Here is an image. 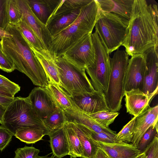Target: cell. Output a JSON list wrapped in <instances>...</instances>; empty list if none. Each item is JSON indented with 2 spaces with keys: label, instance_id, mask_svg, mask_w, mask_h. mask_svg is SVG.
<instances>
[{
  "label": "cell",
  "instance_id": "10",
  "mask_svg": "<svg viewBox=\"0 0 158 158\" xmlns=\"http://www.w3.org/2000/svg\"><path fill=\"white\" fill-rule=\"evenodd\" d=\"M15 1L21 14V21L31 29L40 40L44 49L51 53L52 36L46 25L35 15L27 0Z\"/></svg>",
  "mask_w": 158,
  "mask_h": 158
},
{
  "label": "cell",
  "instance_id": "2",
  "mask_svg": "<svg viewBox=\"0 0 158 158\" xmlns=\"http://www.w3.org/2000/svg\"><path fill=\"white\" fill-rule=\"evenodd\" d=\"M5 29L12 37L3 38L0 41L4 54L14 63L15 69L26 75L34 85L46 86L48 82L44 69L20 30L9 24Z\"/></svg>",
  "mask_w": 158,
  "mask_h": 158
},
{
  "label": "cell",
  "instance_id": "46",
  "mask_svg": "<svg viewBox=\"0 0 158 158\" xmlns=\"http://www.w3.org/2000/svg\"><path fill=\"white\" fill-rule=\"evenodd\" d=\"M93 158H106V156L102 151L99 148Z\"/></svg>",
  "mask_w": 158,
  "mask_h": 158
},
{
  "label": "cell",
  "instance_id": "13",
  "mask_svg": "<svg viewBox=\"0 0 158 158\" xmlns=\"http://www.w3.org/2000/svg\"><path fill=\"white\" fill-rule=\"evenodd\" d=\"M158 87L153 92L146 94L140 89L124 92L127 112L136 117L150 107L149 105L158 94Z\"/></svg>",
  "mask_w": 158,
  "mask_h": 158
},
{
  "label": "cell",
  "instance_id": "24",
  "mask_svg": "<svg viewBox=\"0 0 158 158\" xmlns=\"http://www.w3.org/2000/svg\"><path fill=\"white\" fill-rule=\"evenodd\" d=\"M81 8L57 16L48 20L46 25L51 36L71 25L78 17Z\"/></svg>",
  "mask_w": 158,
  "mask_h": 158
},
{
  "label": "cell",
  "instance_id": "45",
  "mask_svg": "<svg viewBox=\"0 0 158 158\" xmlns=\"http://www.w3.org/2000/svg\"><path fill=\"white\" fill-rule=\"evenodd\" d=\"M4 106L0 104V124L2 125L3 123V117L6 108Z\"/></svg>",
  "mask_w": 158,
  "mask_h": 158
},
{
  "label": "cell",
  "instance_id": "47",
  "mask_svg": "<svg viewBox=\"0 0 158 158\" xmlns=\"http://www.w3.org/2000/svg\"><path fill=\"white\" fill-rule=\"evenodd\" d=\"M135 158H146V155L144 152H143L138 155Z\"/></svg>",
  "mask_w": 158,
  "mask_h": 158
},
{
  "label": "cell",
  "instance_id": "12",
  "mask_svg": "<svg viewBox=\"0 0 158 158\" xmlns=\"http://www.w3.org/2000/svg\"><path fill=\"white\" fill-rule=\"evenodd\" d=\"M146 64L143 54H134L129 60L124 78V91L139 89L142 91Z\"/></svg>",
  "mask_w": 158,
  "mask_h": 158
},
{
  "label": "cell",
  "instance_id": "26",
  "mask_svg": "<svg viewBox=\"0 0 158 158\" xmlns=\"http://www.w3.org/2000/svg\"><path fill=\"white\" fill-rule=\"evenodd\" d=\"M68 142L71 158H81L83 151L81 143L72 121H68L64 126Z\"/></svg>",
  "mask_w": 158,
  "mask_h": 158
},
{
  "label": "cell",
  "instance_id": "34",
  "mask_svg": "<svg viewBox=\"0 0 158 158\" xmlns=\"http://www.w3.org/2000/svg\"><path fill=\"white\" fill-rule=\"evenodd\" d=\"M7 13L9 24L16 26L21 21V14L15 0H7Z\"/></svg>",
  "mask_w": 158,
  "mask_h": 158
},
{
  "label": "cell",
  "instance_id": "29",
  "mask_svg": "<svg viewBox=\"0 0 158 158\" xmlns=\"http://www.w3.org/2000/svg\"><path fill=\"white\" fill-rule=\"evenodd\" d=\"M68 121L64 111L57 106L55 110L43 120L49 132L63 127Z\"/></svg>",
  "mask_w": 158,
  "mask_h": 158
},
{
  "label": "cell",
  "instance_id": "16",
  "mask_svg": "<svg viewBox=\"0 0 158 158\" xmlns=\"http://www.w3.org/2000/svg\"><path fill=\"white\" fill-rule=\"evenodd\" d=\"M158 105L150 107L136 117L131 143L137 147L141 138L151 126L158 124Z\"/></svg>",
  "mask_w": 158,
  "mask_h": 158
},
{
  "label": "cell",
  "instance_id": "28",
  "mask_svg": "<svg viewBox=\"0 0 158 158\" xmlns=\"http://www.w3.org/2000/svg\"><path fill=\"white\" fill-rule=\"evenodd\" d=\"M91 0H60L48 20L57 16L81 8Z\"/></svg>",
  "mask_w": 158,
  "mask_h": 158
},
{
  "label": "cell",
  "instance_id": "5",
  "mask_svg": "<svg viewBox=\"0 0 158 158\" xmlns=\"http://www.w3.org/2000/svg\"><path fill=\"white\" fill-rule=\"evenodd\" d=\"M2 125L14 136L17 130L23 127L40 129L49 133L43 120L33 109L28 97L14 98L6 108Z\"/></svg>",
  "mask_w": 158,
  "mask_h": 158
},
{
  "label": "cell",
  "instance_id": "31",
  "mask_svg": "<svg viewBox=\"0 0 158 158\" xmlns=\"http://www.w3.org/2000/svg\"><path fill=\"white\" fill-rule=\"evenodd\" d=\"M88 114L99 124L108 127L109 126L114 122L119 113L117 112L101 111Z\"/></svg>",
  "mask_w": 158,
  "mask_h": 158
},
{
  "label": "cell",
  "instance_id": "41",
  "mask_svg": "<svg viewBox=\"0 0 158 158\" xmlns=\"http://www.w3.org/2000/svg\"><path fill=\"white\" fill-rule=\"evenodd\" d=\"M7 2V0H0V28L4 29L9 24Z\"/></svg>",
  "mask_w": 158,
  "mask_h": 158
},
{
  "label": "cell",
  "instance_id": "27",
  "mask_svg": "<svg viewBox=\"0 0 158 158\" xmlns=\"http://www.w3.org/2000/svg\"><path fill=\"white\" fill-rule=\"evenodd\" d=\"M48 133L42 129L35 128L23 127L17 130L14 135L21 141L27 144L35 143L43 140L45 135Z\"/></svg>",
  "mask_w": 158,
  "mask_h": 158
},
{
  "label": "cell",
  "instance_id": "3",
  "mask_svg": "<svg viewBox=\"0 0 158 158\" xmlns=\"http://www.w3.org/2000/svg\"><path fill=\"white\" fill-rule=\"evenodd\" d=\"M98 9L96 0L82 7L76 19L69 26L52 36L51 53L61 56L73 44L85 35L92 33Z\"/></svg>",
  "mask_w": 158,
  "mask_h": 158
},
{
  "label": "cell",
  "instance_id": "39",
  "mask_svg": "<svg viewBox=\"0 0 158 158\" xmlns=\"http://www.w3.org/2000/svg\"><path fill=\"white\" fill-rule=\"evenodd\" d=\"M13 135L3 126H0V151L3 150L12 140Z\"/></svg>",
  "mask_w": 158,
  "mask_h": 158
},
{
  "label": "cell",
  "instance_id": "1",
  "mask_svg": "<svg viewBox=\"0 0 158 158\" xmlns=\"http://www.w3.org/2000/svg\"><path fill=\"white\" fill-rule=\"evenodd\" d=\"M158 21L157 5L148 4L145 0H134L128 33L122 45L128 56L158 47Z\"/></svg>",
  "mask_w": 158,
  "mask_h": 158
},
{
  "label": "cell",
  "instance_id": "36",
  "mask_svg": "<svg viewBox=\"0 0 158 158\" xmlns=\"http://www.w3.org/2000/svg\"><path fill=\"white\" fill-rule=\"evenodd\" d=\"M40 152L39 149L33 147L25 146L16 149L14 158H35Z\"/></svg>",
  "mask_w": 158,
  "mask_h": 158
},
{
  "label": "cell",
  "instance_id": "6",
  "mask_svg": "<svg viewBox=\"0 0 158 158\" xmlns=\"http://www.w3.org/2000/svg\"><path fill=\"white\" fill-rule=\"evenodd\" d=\"M129 56L123 50L117 49L110 57L111 71L107 88L104 93L110 112H118L122 107L124 96V85Z\"/></svg>",
  "mask_w": 158,
  "mask_h": 158
},
{
  "label": "cell",
  "instance_id": "7",
  "mask_svg": "<svg viewBox=\"0 0 158 158\" xmlns=\"http://www.w3.org/2000/svg\"><path fill=\"white\" fill-rule=\"evenodd\" d=\"M95 52L93 62L86 69L94 90L105 93L111 71L109 54L102 44L97 32L92 34Z\"/></svg>",
  "mask_w": 158,
  "mask_h": 158
},
{
  "label": "cell",
  "instance_id": "25",
  "mask_svg": "<svg viewBox=\"0 0 158 158\" xmlns=\"http://www.w3.org/2000/svg\"><path fill=\"white\" fill-rule=\"evenodd\" d=\"M69 121L73 122L79 139L83 151L81 158H93L99 149L96 143L88 135L81 124L75 120Z\"/></svg>",
  "mask_w": 158,
  "mask_h": 158
},
{
  "label": "cell",
  "instance_id": "11",
  "mask_svg": "<svg viewBox=\"0 0 158 158\" xmlns=\"http://www.w3.org/2000/svg\"><path fill=\"white\" fill-rule=\"evenodd\" d=\"M69 96L78 109L86 113L110 111L103 92L94 90L90 92H74Z\"/></svg>",
  "mask_w": 158,
  "mask_h": 158
},
{
  "label": "cell",
  "instance_id": "37",
  "mask_svg": "<svg viewBox=\"0 0 158 158\" xmlns=\"http://www.w3.org/2000/svg\"><path fill=\"white\" fill-rule=\"evenodd\" d=\"M0 87L8 90L14 96L20 90V87L18 84L0 74Z\"/></svg>",
  "mask_w": 158,
  "mask_h": 158
},
{
  "label": "cell",
  "instance_id": "32",
  "mask_svg": "<svg viewBox=\"0 0 158 158\" xmlns=\"http://www.w3.org/2000/svg\"><path fill=\"white\" fill-rule=\"evenodd\" d=\"M136 117H134L115 136L116 142H131Z\"/></svg>",
  "mask_w": 158,
  "mask_h": 158
},
{
  "label": "cell",
  "instance_id": "48",
  "mask_svg": "<svg viewBox=\"0 0 158 158\" xmlns=\"http://www.w3.org/2000/svg\"><path fill=\"white\" fill-rule=\"evenodd\" d=\"M48 155L49 154L42 156H40L38 155L35 158H55V156L53 155L50 156H48Z\"/></svg>",
  "mask_w": 158,
  "mask_h": 158
},
{
  "label": "cell",
  "instance_id": "40",
  "mask_svg": "<svg viewBox=\"0 0 158 158\" xmlns=\"http://www.w3.org/2000/svg\"><path fill=\"white\" fill-rule=\"evenodd\" d=\"M146 158H158V137L155 136L143 151Z\"/></svg>",
  "mask_w": 158,
  "mask_h": 158
},
{
  "label": "cell",
  "instance_id": "30",
  "mask_svg": "<svg viewBox=\"0 0 158 158\" xmlns=\"http://www.w3.org/2000/svg\"><path fill=\"white\" fill-rule=\"evenodd\" d=\"M20 30L31 48L40 51L44 49L37 36L31 29L23 21L16 25Z\"/></svg>",
  "mask_w": 158,
  "mask_h": 158
},
{
  "label": "cell",
  "instance_id": "22",
  "mask_svg": "<svg viewBox=\"0 0 158 158\" xmlns=\"http://www.w3.org/2000/svg\"><path fill=\"white\" fill-rule=\"evenodd\" d=\"M44 88L51 96L56 106L64 111L73 110L77 108L69 95L60 86L48 83Z\"/></svg>",
  "mask_w": 158,
  "mask_h": 158
},
{
  "label": "cell",
  "instance_id": "9",
  "mask_svg": "<svg viewBox=\"0 0 158 158\" xmlns=\"http://www.w3.org/2000/svg\"><path fill=\"white\" fill-rule=\"evenodd\" d=\"M92 34L88 33L81 38L61 56L77 67L86 69L95 57Z\"/></svg>",
  "mask_w": 158,
  "mask_h": 158
},
{
  "label": "cell",
  "instance_id": "8",
  "mask_svg": "<svg viewBox=\"0 0 158 158\" xmlns=\"http://www.w3.org/2000/svg\"><path fill=\"white\" fill-rule=\"evenodd\" d=\"M62 88L69 96L73 93L94 90L85 69H80L61 56L54 57Z\"/></svg>",
  "mask_w": 158,
  "mask_h": 158
},
{
  "label": "cell",
  "instance_id": "19",
  "mask_svg": "<svg viewBox=\"0 0 158 158\" xmlns=\"http://www.w3.org/2000/svg\"><path fill=\"white\" fill-rule=\"evenodd\" d=\"M64 112L68 121L75 120L96 132L104 133L114 135H116L115 131L99 124L88 114L80 110L78 107L74 110Z\"/></svg>",
  "mask_w": 158,
  "mask_h": 158
},
{
  "label": "cell",
  "instance_id": "38",
  "mask_svg": "<svg viewBox=\"0 0 158 158\" xmlns=\"http://www.w3.org/2000/svg\"><path fill=\"white\" fill-rule=\"evenodd\" d=\"M0 69L7 73L11 72L15 69L14 63L3 52L0 43Z\"/></svg>",
  "mask_w": 158,
  "mask_h": 158
},
{
  "label": "cell",
  "instance_id": "15",
  "mask_svg": "<svg viewBox=\"0 0 158 158\" xmlns=\"http://www.w3.org/2000/svg\"><path fill=\"white\" fill-rule=\"evenodd\" d=\"M158 47H152L143 53L146 70L142 91L146 94L153 92L158 87Z\"/></svg>",
  "mask_w": 158,
  "mask_h": 158
},
{
  "label": "cell",
  "instance_id": "35",
  "mask_svg": "<svg viewBox=\"0 0 158 158\" xmlns=\"http://www.w3.org/2000/svg\"><path fill=\"white\" fill-rule=\"evenodd\" d=\"M82 125L85 131L94 141L106 143H117L115 137L116 135H110L104 133L96 132Z\"/></svg>",
  "mask_w": 158,
  "mask_h": 158
},
{
  "label": "cell",
  "instance_id": "42",
  "mask_svg": "<svg viewBox=\"0 0 158 158\" xmlns=\"http://www.w3.org/2000/svg\"><path fill=\"white\" fill-rule=\"evenodd\" d=\"M14 98H10L0 95V104L7 107L13 101Z\"/></svg>",
  "mask_w": 158,
  "mask_h": 158
},
{
  "label": "cell",
  "instance_id": "14",
  "mask_svg": "<svg viewBox=\"0 0 158 158\" xmlns=\"http://www.w3.org/2000/svg\"><path fill=\"white\" fill-rule=\"evenodd\" d=\"M27 97L34 110L43 121L56 108L51 96L44 87L34 88Z\"/></svg>",
  "mask_w": 158,
  "mask_h": 158
},
{
  "label": "cell",
  "instance_id": "49",
  "mask_svg": "<svg viewBox=\"0 0 158 158\" xmlns=\"http://www.w3.org/2000/svg\"><path fill=\"white\" fill-rule=\"evenodd\" d=\"M106 158H108L106 156Z\"/></svg>",
  "mask_w": 158,
  "mask_h": 158
},
{
  "label": "cell",
  "instance_id": "23",
  "mask_svg": "<svg viewBox=\"0 0 158 158\" xmlns=\"http://www.w3.org/2000/svg\"><path fill=\"white\" fill-rule=\"evenodd\" d=\"M27 0L35 15L45 25L60 1L58 0Z\"/></svg>",
  "mask_w": 158,
  "mask_h": 158
},
{
  "label": "cell",
  "instance_id": "4",
  "mask_svg": "<svg viewBox=\"0 0 158 158\" xmlns=\"http://www.w3.org/2000/svg\"><path fill=\"white\" fill-rule=\"evenodd\" d=\"M129 23V20L115 13L98 9L95 31L109 54L122 46L128 33Z\"/></svg>",
  "mask_w": 158,
  "mask_h": 158
},
{
  "label": "cell",
  "instance_id": "33",
  "mask_svg": "<svg viewBox=\"0 0 158 158\" xmlns=\"http://www.w3.org/2000/svg\"><path fill=\"white\" fill-rule=\"evenodd\" d=\"M158 124L150 127L140 140L137 146L138 149L141 152H143L154 138L158 136Z\"/></svg>",
  "mask_w": 158,
  "mask_h": 158
},
{
  "label": "cell",
  "instance_id": "21",
  "mask_svg": "<svg viewBox=\"0 0 158 158\" xmlns=\"http://www.w3.org/2000/svg\"><path fill=\"white\" fill-rule=\"evenodd\" d=\"M53 155L56 158L69 155V147L64 126L50 132L48 135Z\"/></svg>",
  "mask_w": 158,
  "mask_h": 158
},
{
  "label": "cell",
  "instance_id": "17",
  "mask_svg": "<svg viewBox=\"0 0 158 158\" xmlns=\"http://www.w3.org/2000/svg\"><path fill=\"white\" fill-rule=\"evenodd\" d=\"M95 142L108 158H135L142 152L131 143Z\"/></svg>",
  "mask_w": 158,
  "mask_h": 158
},
{
  "label": "cell",
  "instance_id": "43",
  "mask_svg": "<svg viewBox=\"0 0 158 158\" xmlns=\"http://www.w3.org/2000/svg\"><path fill=\"white\" fill-rule=\"evenodd\" d=\"M0 95L12 98H14V96L8 90L0 87Z\"/></svg>",
  "mask_w": 158,
  "mask_h": 158
},
{
  "label": "cell",
  "instance_id": "18",
  "mask_svg": "<svg viewBox=\"0 0 158 158\" xmlns=\"http://www.w3.org/2000/svg\"><path fill=\"white\" fill-rule=\"evenodd\" d=\"M30 48L42 66L48 83H54L61 87L55 58L51 53L44 49L39 51L32 48Z\"/></svg>",
  "mask_w": 158,
  "mask_h": 158
},
{
  "label": "cell",
  "instance_id": "44",
  "mask_svg": "<svg viewBox=\"0 0 158 158\" xmlns=\"http://www.w3.org/2000/svg\"><path fill=\"white\" fill-rule=\"evenodd\" d=\"M12 35L5 29L0 28V40L4 37L11 38Z\"/></svg>",
  "mask_w": 158,
  "mask_h": 158
},
{
  "label": "cell",
  "instance_id": "20",
  "mask_svg": "<svg viewBox=\"0 0 158 158\" xmlns=\"http://www.w3.org/2000/svg\"><path fill=\"white\" fill-rule=\"evenodd\" d=\"M98 9L115 13L130 20L134 0H96Z\"/></svg>",
  "mask_w": 158,
  "mask_h": 158
}]
</instances>
